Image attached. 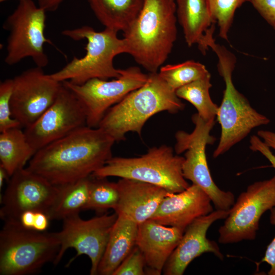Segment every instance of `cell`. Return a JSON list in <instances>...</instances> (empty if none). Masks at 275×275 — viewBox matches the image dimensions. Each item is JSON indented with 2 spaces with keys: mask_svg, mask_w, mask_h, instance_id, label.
I'll return each mask as SVG.
<instances>
[{
  "mask_svg": "<svg viewBox=\"0 0 275 275\" xmlns=\"http://www.w3.org/2000/svg\"><path fill=\"white\" fill-rule=\"evenodd\" d=\"M115 142L101 128L85 126L37 151L26 168L54 185L72 183L102 167Z\"/></svg>",
  "mask_w": 275,
  "mask_h": 275,
  "instance_id": "cell-1",
  "label": "cell"
},
{
  "mask_svg": "<svg viewBox=\"0 0 275 275\" xmlns=\"http://www.w3.org/2000/svg\"><path fill=\"white\" fill-rule=\"evenodd\" d=\"M175 0H145L135 20L123 33L126 53L150 73L157 72L177 38Z\"/></svg>",
  "mask_w": 275,
  "mask_h": 275,
  "instance_id": "cell-2",
  "label": "cell"
},
{
  "mask_svg": "<svg viewBox=\"0 0 275 275\" xmlns=\"http://www.w3.org/2000/svg\"><path fill=\"white\" fill-rule=\"evenodd\" d=\"M184 104L158 72L149 73L147 82L132 91L111 107L101 120L98 127L115 142L125 140L128 132L141 135L147 121L153 115L167 111L175 114L182 110Z\"/></svg>",
  "mask_w": 275,
  "mask_h": 275,
  "instance_id": "cell-3",
  "label": "cell"
},
{
  "mask_svg": "<svg viewBox=\"0 0 275 275\" xmlns=\"http://www.w3.org/2000/svg\"><path fill=\"white\" fill-rule=\"evenodd\" d=\"M207 44L217 55L218 72L226 86L216 115L221 126L219 142L213 154V157L216 158L245 138L253 129L268 124L270 120L253 108L235 87L232 80L236 60L235 56L216 43L213 38H210Z\"/></svg>",
  "mask_w": 275,
  "mask_h": 275,
  "instance_id": "cell-4",
  "label": "cell"
},
{
  "mask_svg": "<svg viewBox=\"0 0 275 275\" xmlns=\"http://www.w3.org/2000/svg\"><path fill=\"white\" fill-rule=\"evenodd\" d=\"M117 34L107 28L97 32L89 25L63 31V35L73 40H86V53L82 58L74 57L61 70L50 74V76L60 82L68 80L77 85L95 78L119 77L121 69L115 67L113 61L117 56L126 53V46L124 38H119Z\"/></svg>",
  "mask_w": 275,
  "mask_h": 275,
  "instance_id": "cell-5",
  "label": "cell"
},
{
  "mask_svg": "<svg viewBox=\"0 0 275 275\" xmlns=\"http://www.w3.org/2000/svg\"><path fill=\"white\" fill-rule=\"evenodd\" d=\"M60 249L57 232L29 229L18 221L4 222L0 231V274L35 273L54 262Z\"/></svg>",
  "mask_w": 275,
  "mask_h": 275,
  "instance_id": "cell-6",
  "label": "cell"
},
{
  "mask_svg": "<svg viewBox=\"0 0 275 275\" xmlns=\"http://www.w3.org/2000/svg\"><path fill=\"white\" fill-rule=\"evenodd\" d=\"M184 160V157L174 154L171 147L163 145L150 148L140 157H112L91 176L133 179L178 193L189 186L183 175Z\"/></svg>",
  "mask_w": 275,
  "mask_h": 275,
  "instance_id": "cell-7",
  "label": "cell"
},
{
  "mask_svg": "<svg viewBox=\"0 0 275 275\" xmlns=\"http://www.w3.org/2000/svg\"><path fill=\"white\" fill-rule=\"evenodd\" d=\"M195 128L190 133L179 130L175 134V152L184 153L182 165L185 179L201 188L210 199L215 209L229 210L235 202L234 194L221 189L212 178L207 160L206 147L212 144L215 139L210 134L215 119L205 120L198 113L193 115Z\"/></svg>",
  "mask_w": 275,
  "mask_h": 275,
  "instance_id": "cell-8",
  "label": "cell"
},
{
  "mask_svg": "<svg viewBox=\"0 0 275 275\" xmlns=\"http://www.w3.org/2000/svg\"><path fill=\"white\" fill-rule=\"evenodd\" d=\"M45 12L33 0H19L3 25L9 32L6 64L13 65L30 57L36 66L43 68L47 65L48 58L44 46L51 43L44 34Z\"/></svg>",
  "mask_w": 275,
  "mask_h": 275,
  "instance_id": "cell-9",
  "label": "cell"
},
{
  "mask_svg": "<svg viewBox=\"0 0 275 275\" xmlns=\"http://www.w3.org/2000/svg\"><path fill=\"white\" fill-rule=\"evenodd\" d=\"M275 207V176L248 186L229 210L218 229V241L226 244L255 239L262 215Z\"/></svg>",
  "mask_w": 275,
  "mask_h": 275,
  "instance_id": "cell-10",
  "label": "cell"
},
{
  "mask_svg": "<svg viewBox=\"0 0 275 275\" xmlns=\"http://www.w3.org/2000/svg\"><path fill=\"white\" fill-rule=\"evenodd\" d=\"M148 74L133 66L121 69V75L111 80L93 78L80 85L62 82L75 95L85 108L87 126L98 127L104 115L132 91L143 86Z\"/></svg>",
  "mask_w": 275,
  "mask_h": 275,
  "instance_id": "cell-11",
  "label": "cell"
},
{
  "mask_svg": "<svg viewBox=\"0 0 275 275\" xmlns=\"http://www.w3.org/2000/svg\"><path fill=\"white\" fill-rule=\"evenodd\" d=\"M117 217L115 212L87 220L82 219L79 214L63 219L62 228L57 232L60 249L53 264L57 265L66 251L73 248L76 255L72 260L81 255L87 256L91 262L90 274H97L99 263Z\"/></svg>",
  "mask_w": 275,
  "mask_h": 275,
  "instance_id": "cell-12",
  "label": "cell"
},
{
  "mask_svg": "<svg viewBox=\"0 0 275 275\" xmlns=\"http://www.w3.org/2000/svg\"><path fill=\"white\" fill-rule=\"evenodd\" d=\"M13 80L12 117L24 128L35 122L53 103L63 85L38 66L23 71Z\"/></svg>",
  "mask_w": 275,
  "mask_h": 275,
  "instance_id": "cell-13",
  "label": "cell"
},
{
  "mask_svg": "<svg viewBox=\"0 0 275 275\" xmlns=\"http://www.w3.org/2000/svg\"><path fill=\"white\" fill-rule=\"evenodd\" d=\"M85 126L87 116L84 107L63 83L53 103L35 122L25 128L24 132L37 151Z\"/></svg>",
  "mask_w": 275,
  "mask_h": 275,
  "instance_id": "cell-14",
  "label": "cell"
},
{
  "mask_svg": "<svg viewBox=\"0 0 275 275\" xmlns=\"http://www.w3.org/2000/svg\"><path fill=\"white\" fill-rule=\"evenodd\" d=\"M57 190V186L41 176L26 168L19 169L8 180L1 199L0 217L4 222H19L21 214L27 211L47 214Z\"/></svg>",
  "mask_w": 275,
  "mask_h": 275,
  "instance_id": "cell-15",
  "label": "cell"
},
{
  "mask_svg": "<svg viewBox=\"0 0 275 275\" xmlns=\"http://www.w3.org/2000/svg\"><path fill=\"white\" fill-rule=\"evenodd\" d=\"M229 210H216L197 218L185 229L182 238L167 261L163 271L166 275H182L191 262L204 253L214 254L221 260L224 255L217 243L207 238L212 224L225 219Z\"/></svg>",
  "mask_w": 275,
  "mask_h": 275,
  "instance_id": "cell-16",
  "label": "cell"
},
{
  "mask_svg": "<svg viewBox=\"0 0 275 275\" xmlns=\"http://www.w3.org/2000/svg\"><path fill=\"white\" fill-rule=\"evenodd\" d=\"M212 204L205 191L192 184L182 191L165 197L150 219L185 231L196 219L212 212Z\"/></svg>",
  "mask_w": 275,
  "mask_h": 275,
  "instance_id": "cell-17",
  "label": "cell"
},
{
  "mask_svg": "<svg viewBox=\"0 0 275 275\" xmlns=\"http://www.w3.org/2000/svg\"><path fill=\"white\" fill-rule=\"evenodd\" d=\"M117 185L119 198L115 212L138 225L150 219L170 194L160 186L128 178H121Z\"/></svg>",
  "mask_w": 275,
  "mask_h": 275,
  "instance_id": "cell-18",
  "label": "cell"
},
{
  "mask_svg": "<svg viewBox=\"0 0 275 275\" xmlns=\"http://www.w3.org/2000/svg\"><path fill=\"white\" fill-rule=\"evenodd\" d=\"M184 231L149 219L139 225L136 245L143 253L146 273L159 275Z\"/></svg>",
  "mask_w": 275,
  "mask_h": 275,
  "instance_id": "cell-19",
  "label": "cell"
},
{
  "mask_svg": "<svg viewBox=\"0 0 275 275\" xmlns=\"http://www.w3.org/2000/svg\"><path fill=\"white\" fill-rule=\"evenodd\" d=\"M138 228L135 222L118 216L99 263L97 274L113 275L136 245Z\"/></svg>",
  "mask_w": 275,
  "mask_h": 275,
  "instance_id": "cell-20",
  "label": "cell"
},
{
  "mask_svg": "<svg viewBox=\"0 0 275 275\" xmlns=\"http://www.w3.org/2000/svg\"><path fill=\"white\" fill-rule=\"evenodd\" d=\"M176 16L188 46H199L205 35L214 27L207 0H175Z\"/></svg>",
  "mask_w": 275,
  "mask_h": 275,
  "instance_id": "cell-21",
  "label": "cell"
},
{
  "mask_svg": "<svg viewBox=\"0 0 275 275\" xmlns=\"http://www.w3.org/2000/svg\"><path fill=\"white\" fill-rule=\"evenodd\" d=\"M105 28L125 32L139 16L145 0H88Z\"/></svg>",
  "mask_w": 275,
  "mask_h": 275,
  "instance_id": "cell-22",
  "label": "cell"
},
{
  "mask_svg": "<svg viewBox=\"0 0 275 275\" xmlns=\"http://www.w3.org/2000/svg\"><path fill=\"white\" fill-rule=\"evenodd\" d=\"M91 176L57 186L56 197L47 213L50 220H63L86 210Z\"/></svg>",
  "mask_w": 275,
  "mask_h": 275,
  "instance_id": "cell-23",
  "label": "cell"
},
{
  "mask_svg": "<svg viewBox=\"0 0 275 275\" xmlns=\"http://www.w3.org/2000/svg\"><path fill=\"white\" fill-rule=\"evenodd\" d=\"M36 152L21 127H14L1 132L0 166L10 177L17 170L24 168Z\"/></svg>",
  "mask_w": 275,
  "mask_h": 275,
  "instance_id": "cell-24",
  "label": "cell"
},
{
  "mask_svg": "<svg viewBox=\"0 0 275 275\" xmlns=\"http://www.w3.org/2000/svg\"><path fill=\"white\" fill-rule=\"evenodd\" d=\"M210 74L205 76L178 89L175 93L180 99L193 105L198 114L205 120L215 119L218 106L212 100L209 90L212 86Z\"/></svg>",
  "mask_w": 275,
  "mask_h": 275,
  "instance_id": "cell-25",
  "label": "cell"
},
{
  "mask_svg": "<svg viewBox=\"0 0 275 275\" xmlns=\"http://www.w3.org/2000/svg\"><path fill=\"white\" fill-rule=\"evenodd\" d=\"M158 73L175 91L209 73L203 64L193 60L161 66Z\"/></svg>",
  "mask_w": 275,
  "mask_h": 275,
  "instance_id": "cell-26",
  "label": "cell"
},
{
  "mask_svg": "<svg viewBox=\"0 0 275 275\" xmlns=\"http://www.w3.org/2000/svg\"><path fill=\"white\" fill-rule=\"evenodd\" d=\"M105 178L91 176L86 210L103 211L116 208L119 198L117 182H109Z\"/></svg>",
  "mask_w": 275,
  "mask_h": 275,
  "instance_id": "cell-27",
  "label": "cell"
},
{
  "mask_svg": "<svg viewBox=\"0 0 275 275\" xmlns=\"http://www.w3.org/2000/svg\"><path fill=\"white\" fill-rule=\"evenodd\" d=\"M249 0H207L212 16L217 24L219 36L228 40L236 10Z\"/></svg>",
  "mask_w": 275,
  "mask_h": 275,
  "instance_id": "cell-28",
  "label": "cell"
},
{
  "mask_svg": "<svg viewBox=\"0 0 275 275\" xmlns=\"http://www.w3.org/2000/svg\"><path fill=\"white\" fill-rule=\"evenodd\" d=\"M13 88V79H6L0 84V132L20 127L19 123L12 118L11 98ZM22 128V127H21Z\"/></svg>",
  "mask_w": 275,
  "mask_h": 275,
  "instance_id": "cell-29",
  "label": "cell"
},
{
  "mask_svg": "<svg viewBox=\"0 0 275 275\" xmlns=\"http://www.w3.org/2000/svg\"><path fill=\"white\" fill-rule=\"evenodd\" d=\"M146 261L140 249L135 245L114 272L113 275H145Z\"/></svg>",
  "mask_w": 275,
  "mask_h": 275,
  "instance_id": "cell-30",
  "label": "cell"
},
{
  "mask_svg": "<svg viewBox=\"0 0 275 275\" xmlns=\"http://www.w3.org/2000/svg\"><path fill=\"white\" fill-rule=\"evenodd\" d=\"M249 2L264 19L275 29V0H249Z\"/></svg>",
  "mask_w": 275,
  "mask_h": 275,
  "instance_id": "cell-31",
  "label": "cell"
},
{
  "mask_svg": "<svg viewBox=\"0 0 275 275\" xmlns=\"http://www.w3.org/2000/svg\"><path fill=\"white\" fill-rule=\"evenodd\" d=\"M270 223L275 226V207L270 210ZM261 262H265L270 266L269 275H275V236L266 248Z\"/></svg>",
  "mask_w": 275,
  "mask_h": 275,
  "instance_id": "cell-32",
  "label": "cell"
},
{
  "mask_svg": "<svg viewBox=\"0 0 275 275\" xmlns=\"http://www.w3.org/2000/svg\"><path fill=\"white\" fill-rule=\"evenodd\" d=\"M250 143L251 150L261 153L268 159L271 166L275 169V155L271 152L270 148L256 135L251 137Z\"/></svg>",
  "mask_w": 275,
  "mask_h": 275,
  "instance_id": "cell-33",
  "label": "cell"
},
{
  "mask_svg": "<svg viewBox=\"0 0 275 275\" xmlns=\"http://www.w3.org/2000/svg\"><path fill=\"white\" fill-rule=\"evenodd\" d=\"M7 1L8 0H0V2H4ZM64 1V0H37L38 6L43 9L45 12L56 11Z\"/></svg>",
  "mask_w": 275,
  "mask_h": 275,
  "instance_id": "cell-34",
  "label": "cell"
},
{
  "mask_svg": "<svg viewBox=\"0 0 275 275\" xmlns=\"http://www.w3.org/2000/svg\"><path fill=\"white\" fill-rule=\"evenodd\" d=\"M257 134L270 148L275 150V132L261 130L258 131Z\"/></svg>",
  "mask_w": 275,
  "mask_h": 275,
  "instance_id": "cell-35",
  "label": "cell"
},
{
  "mask_svg": "<svg viewBox=\"0 0 275 275\" xmlns=\"http://www.w3.org/2000/svg\"><path fill=\"white\" fill-rule=\"evenodd\" d=\"M9 177H10L6 170L2 166H0V188L3 187L4 180L8 179Z\"/></svg>",
  "mask_w": 275,
  "mask_h": 275,
  "instance_id": "cell-36",
  "label": "cell"
}]
</instances>
